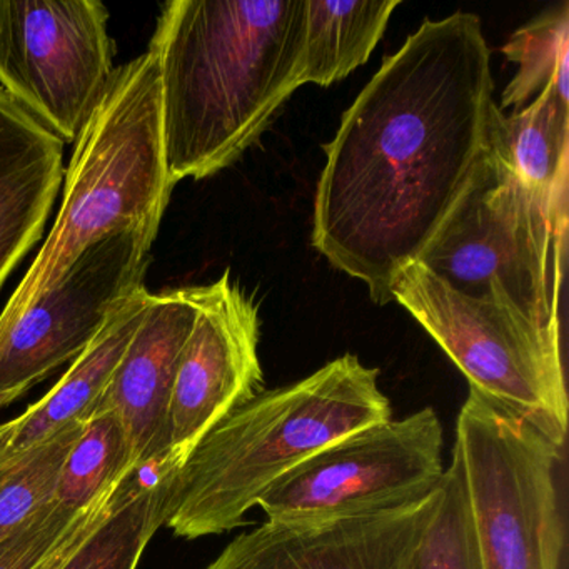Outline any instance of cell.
Listing matches in <instances>:
<instances>
[{
  "label": "cell",
  "mask_w": 569,
  "mask_h": 569,
  "mask_svg": "<svg viewBox=\"0 0 569 569\" xmlns=\"http://www.w3.org/2000/svg\"><path fill=\"white\" fill-rule=\"evenodd\" d=\"M569 101L552 88L511 116L496 111L491 139L516 178L539 192L568 184Z\"/></svg>",
  "instance_id": "cell-18"
},
{
  "label": "cell",
  "mask_w": 569,
  "mask_h": 569,
  "mask_svg": "<svg viewBox=\"0 0 569 569\" xmlns=\"http://www.w3.org/2000/svg\"><path fill=\"white\" fill-rule=\"evenodd\" d=\"M442 425L422 408L351 432L286 472L261 499L272 522H318L398 508L441 485Z\"/></svg>",
  "instance_id": "cell-8"
},
{
  "label": "cell",
  "mask_w": 569,
  "mask_h": 569,
  "mask_svg": "<svg viewBox=\"0 0 569 569\" xmlns=\"http://www.w3.org/2000/svg\"><path fill=\"white\" fill-rule=\"evenodd\" d=\"M62 156L64 142L0 89V288L44 232Z\"/></svg>",
  "instance_id": "cell-14"
},
{
  "label": "cell",
  "mask_w": 569,
  "mask_h": 569,
  "mask_svg": "<svg viewBox=\"0 0 569 569\" xmlns=\"http://www.w3.org/2000/svg\"><path fill=\"white\" fill-rule=\"evenodd\" d=\"M566 224V189L522 184L489 132L468 188L418 262L459 295L505 302L559 332Z\"/></svg>",
  "instance_id": "cell-5"
},
{
  "label": "cell",
  "mask_w": 569,
  "mask_h": 569,
  "mask_svg": "<svg viewBox=\"0 0 569 569\" xmlns=\"http://www.w3.org/2000/svg\"><path fill=\"white\" fill-rule=\"evenodd\" d=\"M152 244L136 231L102 239L29 308L0 319V391L38 386L74 362L109 319L146 288Z\"/></svg>",
  "instance_id": "cell-10"
},
{
  "label": "cell",
  "mask_w": 569,
  "mask_h": 569,
  "mask_svg": "<svg viewBox=\"0 0 569 569\" xmlns=\"http://www.w3.org/2000/svg\"><path fill=\"white\" fill-rule=\"evenodd\" d=\"M306 0H171L149 49L172 184L234 164L302 86Z\"/></svg>",
  "instance_id": "cell-2"
},
{
  "label": "cell",
  "mask_w": 569,
  "mask_h": 569,
  "mask_svg": "<svg viewBox=\"0 0 569 569\" xmlns=\"http://www.w3.org/2000/svg\"><path fill=\"white\" fill-rule=\"evenodd\" d=\"M408 569H485L458 451L445 469L439 499Z\"/></svg>",
  "instance_id": "cell-22"
},
{
  "label": "cell",
  "mask_w": 569,
  "mask_h": 569,
  "mask_svg": "<svg viewBox=\"0 0 569 569\" xmlns=\"http://www.w3.org/2000/svg\"><path fill=\"white\" fill-rule=\"evenodd\" d=\"M399 4V0H306L302 86L328 88L361 68Z\"/></svg>",
  "instance_id": "cell-16"
},
{
  "label": "cell",
  "mask_w": 569,
  "mask_h": 569,
  "mask_svg": "<svg viewBox=\"0 0 569 569\" xmlns=\"http://www.w3.org/2000/svg\"><path fill=\"white\" fill-rule=\"evenodd\" d=\"M34 386L36 385H32V382H28V385H21L14 389H8V391H0V409L8 408L9 405L18 401L22 396L28 395Z\"/></svg>",
  "instance_id": "cell-25"
},
{
  "label": "cell",
  "mask_w": 569,
  "mask_h": 569,
  "mask_svg": "<svg viewBox=\"0 0 569 569\" xmlns=\"http://www.w3.org/2000/svg\"><path fill=\"white\" fill-rule=\"evenodd\" d=\"M198 316L186 341L169 405L166 466L178 471L198 442L264 389L258 306L229 271L198 286Z\"/></svg>",
  "instance_id": "cell-11"
},
{
  "label": "cell",
  "mask_w": 569,
  "mask_h": 569,
  "mask_svg": "<svg viewBox=\"0 0 569 569\" xmlns=\"http://www.w3.org/2000/svg\"><path fill=\"white\" fill-rule=\"evenodd\" d=\"M502 54L518 64L519 71L502 92L499 111H521L548 88L569 101V6L565 2L522 26L509 38Z\"/></svg>",
  "instance_id": "cell-19"
},
{
  "label": "cell",
  "mask_w": 569,
  "mask_h": 569,
  "mask_svg": "<svg viewBox=\"0 0 569 569\" xmlns=\"http://www.w3.org/2000/svg\"><path fill=\"white\" fill-rule=\"evenodd\" d=\"M78 512L68 511L52 499L31 521L0 542V569H38L62 541Z\"/></svg>",
  "instance_id": "cell-23"
},
{
  "label": "cell",
  "mask_w": 569,
  "mask_h": 569,
  "mask_svg": "<svg viewBox=\"0 0 569 569\" xmlns=\"http://www.w3.org/2000/svg\"><path fill=\"white\" fill-rule=\"evenodd\" d=\"M84 426L86 421L74 422L14 461L0 466V542L54 499L62 465Z\"/></svg>",
  "instance_id": "cell-21"
},
{
  "label": "cell",
  "mask_w": 569,
  "mask_h": 569,
  "mask_svg": "<svg viewBox=\"0 0 569 569\" xmlns=\"http://www.w3.org/2000/svg\"><path fill=\"white\" fill-rule=\"evenodd\" d=\"M172 476L159 462L132 471L122 481L111 515L61 569L138 568L146 546L166 525Z\"/></svg>",
  "instance_id": "cell-17"
},
{
  "label": "cell",
  "mask_w": 569,
  "mask_h": 569,
  "mask_svg": "<svg viewBox=\"0 0 569 569\" xmlns=\"http://www.w3.org/2000/svg\"><path fill=\"white\" fill-rule=\"evenodd\" d=\"M491 49L475 14L425 21L386 59L326 146L312 246L392 301L468 188L491 132Z\"/></svg>",
  "instance_id": "cell-1"
},
{
  "label": "cell",
  "mask_w": 569,
  "mask_h": 569,
  "mask_svg": "<svg viewBox=\"0 0 569 569\" xmlns=\"http://www.w3.org/2000/svg\"><path fill=\"white\" fill-rule=\"evenodd\" d=\"M455 449L465 469L485 569H559L561 446L469 389Z\"/></svg>",
  "instance_id": "cell-7"
},
{
  "label": "cell",
  "mask_w": 569,
  "mask_h": 569,
  "mask_svg": "<svg viewBox=\"0 0 569 569\" xmlns=\"http://www.w3.org/2000/svg\"><path fill=\"white\" fill-rule=\"evenodd\" d=\"M174 188L162 141L158 61L148 49L116 69L79 134L58 218L0 319L29 308L102 239L136 231L156 241Z\"/></svg>",
  "instance_id": "cell-4"
},
{
  "label": "cell",
  "mask_w": 569,
  "mask_h": 569,
  "mask_svg": "<svg viewBox=\"0 0 569 569\" xmlns=\"http://www.w3.org/2000/svg\"><path fill=\"white\" fill-rule=\"evenodd\" d=\"M99 0H0V89L62 142H76L114 76Z\"/></svg>",
  "instance_id": "cell-9"
},
{
  "label": "cell",
  "mask_w": 569,
  "mask_h": 569,
  "mask_svg": "<svg viewBox=\"0 0 569 569\" xmlns=\"http://www.w3.org/2000/svg\"><path fill=\"white\" fill-rule=\"evenodd\" d=\"M198 309V286L152 295L144 319L102 392L98 409L118 415L136 469L168 452L172 388Z\"/></svg>",
  "instance_id": "cell-13"
},
{
  "label": "cell",
  "mask_w": 569,
  "mask_h": 569,
  "mask_svg": "<svg viewBox=\"0 0 569 569\" xmlns=\"http://www.w3.org/2000/svg\"><path fill=\"white\" fill-rule=\"evenodd\" d=\"M378 378L379 369L345 355L234 409L172 476L168 528L198 539L244 526L249 509L286 472L331 442L391 419Z\"/></svg>",
  "instance_id": "cell-3"
},
{
  "label": "cell",
  "mask_w": 569,
  "mask_h": 569,
  "mask_svg": "<svg viewBox=\"0 0 569 569\" xmlns=\"http://www.w3.org/2000/svg\"><path fill=\"white\" fill-rule=\"evenodd\" d=\"M118 488L119 485L112 486L111 489L96 498L91 505L78 512L62 541L56 546L54 551L44 559L38 569H61L64 566V562L78 551L79 546L84 545L86 539L111 515L116 499H118Z\"/></svg>",
  "instance_id": "cell-24"
},
{
  "label": "cell",
  "mask_w": 569,
  "mask_h": 569,
  "mask_svg": "<svg viewBox=\"0 0 569 569\" xmlns=\"http://www.w3.org/2000/svg\"><path fill=\"white\" fill-rule=\"evenodd\" d=\"M151 296L144 288L129 299L44 398L0 425V466L94 415L116 366L144 319Z\"/></svg>",
  "instance_id": "cell-15"
},
{
  "label": "cell",
  "mask_w": 569,
  "mask_h": 569,
  "mask_svg": "<svg viewBox=\"0 0 569 569\" xmlns=\"http://www.w3.org/2000/svg\"><path fill=\"white\" fill-rule=\"evenodd\" d=\"M391 296L441 346L469 389L562 448L569 405L558 331L505 302L459 295L419 262L398 272Z\"/></svg>",
  "instance_id": "cell-6"
},
{
  "label": "cell",
  "mask_w": 569,
  "mask_h": 569,
  "mask_svg": "<svg viewBox=\"0 0 569 569\" xmlns=\"http://www.w3.org/2000/svg\"><path fill=\"white\" fill-rule=\"evenodd\" d=\"M132 471L128 436L118 415L98 409L62 465L54 501L68 511H81Z\"/></svg>",
  "instance_id": "cell-20"
},
{
  "label": "cell",
  "mask_w": 569,
  "mask_h": 569,
  "mask_svg": "<svg viewBox=\"0 0 569 569\" xmlns=\"http://www.w3.org/2000/svg\"><path fill=\"white\" fill-rule=\"evenodd\" d=\"M439 488L398 508L318 522L266 521L229 542L206 569H408Z\"/></svg>",
  "instance_id": "cell-12"
}]
</instances>
